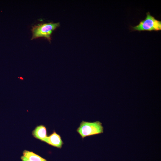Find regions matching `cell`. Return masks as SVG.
I'll list each match as a JSON object with an SVG mask.
<instances>
[{
  "label": "cell",
  "mask_w": 161,
  "mask_h": 161,
  "mask_svg": "<svg viewBox=\"0 0 161 161\" xmlns=\"http://www.w3.org/2000/svg\"><path fill=\"white\" fill-rule=\"evenodd\" d=\"M146 17L140 21L138 24L134 27L131 26L132 31H158L161 30V21L156 19L151 16L149 12L146 13Z\"/></svg>",
  "instance_id": "cell-1"
},
{
  "label": "cell",
  "mask_w": 161,
  "mask_h": 161,
  "mask_svg": "<svg viewBox=\"0 0 161 161\" xmlns=\"http://www.w3.org/2000/svg\"><path fill=\"white\" fill-rule=\"evenodd\" d=\"M59 26V22L44 23L35 25L32 27V35L31 40L44 37L50 42L51 35L52 32Z\"/></svg>",
  "instance_id": "cell-2"
},
{
  "label": "cell",
  "mask_w": 161,
  "mask_h": 161,
  "mask_svg": "<svg viewBox=\"0 0 161 161\" xmlns=\"http://www.w3.org/2000/svg\"><path fill=\"white\" fill-rule=\"evenodd\" d=\"M77 131L83 138L87 136L103 133V128L102 123L99 121L91 123L83 121Z\"/></svg>",
  "instance_id": "cell-3"
},
{
  "label": "cell",
  "mask_w": 161,
  "mask_h": 161,
  "mask_svg": "<svg viewBox=\"0 0 161 161\" xmlns=\"http://www.w3.org/2000/svg\"><path fill=\"white\" fill-rule=\"evenodd\" d=\"M45 142L58 148H61L63 144L60 136L54 131L49 136L47 137Z\"/></svg>",
  "instance_id": "cell-4"
},
{
  "label": "cell",
  "mask_w": 161,
  "mask_h": 161,
  "mask_svg": "<svg viewBox=\"0 0 161 161\" xmlns=\"http://www.w3.org/2000/svg\"><path fill=\"white\" fill-rule=\"evenodd\" d=\"M32 134L35 138L44 142L47 137L46 129L43 125L37 126L32 131Z\"/></svg>",
  "instance_id": "cell-5"
},
{
  "label": "cell",
  "mask_w": 161,
  "mask_h": 161,
  "mask_svg": "<svg viewBox=\"0 0 161 161\" xmlns=\"http://www.w3.org/2000/svg\"><path fill=\"white\" fill-rule=\"evenodd\" d=\"M23 156L31 161H47L32 152L24 150L23 152Z\"/></svg>",
  "instance_id": "cell-6"
},
{
  "label": "cell",
  "mask_w": 161,
  "mask_h": 161,
  "mask_svg": "<svg viewBox=\"0 0 161 161\" xmlns=\"http://www.w3.org/2000/svg\"><path fill=\"white\" fill-rule=\"evenodd\" d=\"M21 159L22 161H31L24 156H21Z\"/></svg>",
  "instance_id": "cell-7"
},
{
  "label": "cell",
  "mask_w": 161,
  "mask_h": 161,
  "mask_svg": "<svg viewBox=\"0 0 161 161\" xmlns=\"http://www.w3.org/2000/svg\"><path fill=\"white\" fill-rule=\"evenodd\" d=\"M18 78H19L20 79H21V80H23L24 79L23 78L21 77H18Z\"/></svg>",
  "instance_id": "cell-8"
}]
</instances>
